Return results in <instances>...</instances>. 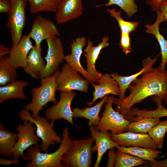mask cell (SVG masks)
<instances>
[{"label":"cell","mask_w":167,"mask_h":167,"mask_svg":"<svg viewBox=\"0 0 167 167\" xmlns=\"http://www.w3.org/2000/svg\"><path fill=\"white\" fill-rule=\"evenodd\" d=\"M153 101L157 105L156 109L153 110H148L143 108L141 111L140 114L142 118L150 117H167V109L165 108L162 104V101L159 99H155Z\"/></svg>","instance_id":"34"},{"label":"cell","mask_w":167,"mask_h":167,"mask_svg":"<svg viewBox=\"0 0 167 167\" xmlns=\"http://www.w3.org/2000/svg\"><path fill=\"white\" fill-rule=\"evenodd\" d=\"M18 140L17 135L7 130L0 124V154L12 156V151Z\"/></svg>","instance_id":"25"},{"label":"cell","mask_w":167,"mask_h":167,"mask_svg":"<svg viewBox=\"0 0 167 167\" xmlns=\"http://www.w3.org/2000/svg\"><path fill=\"white\" fill-rule=\"evenodd\" d=\"M108 96H106L101 100L93 107L85 108H75L73 109V118L78 117L85 118L89 120L88 124L89 126L95 127L98 124L100 118L99 113L102 105L106 102Z\"/></svg>","instance_id":"24"},{"label":"cell","mask_w":167,"mask_h":167,"mask_svg":"<svg viewBox=\"0 0 167 167\" xmlns=\"http://www.w3.org/2000/svg\"><path fill=\"white\" fill-rule=\"evenodd\" d=\"M113 140L120 146L124 147L138 146L157 149V146L148 134L127 131L119 134L110 133Z\"/></svg>","instance_id":"14"},{"label":"cell","mask_w":167,"mask_h":167,"mask_svg":"<svg viewBox=\"0 0 167 167\" xmlns=\"http://www.w3.org/2000/svg\"><path fill=\"white\" fill-rule=\"evenodd\" d=\"M98 84L91 83L94 88L93 92V98L87 104L88 107L91 106L97 100L103 98L107 95L111 94L117 96L120 94V88L117 82L110 75V74L105 73L100 77L97 82Z\"/></svg>","instance_id":"17"},{"label":"cell","mask_w":167,"mask_h":167,"mask_svg":"<svg viewBox=\"0 0 167 167\" xmlns=\"http://www.w3.org/2000/svg\"><path fill=\"white\" fill-rule=\"evenodd\" d=\"M167 154V153L166 154H165L164 156L166 155Z\"/></svg>","instance_id":"44"},{"label":"cell","mask_w":167,"mask_h":167,"mask_svg":"<svg viewBox=\"0 0 167 167\" xmlns=\"http://www.w3.org/2000/svg\"><path fill=\"white\" fill-rule=\"evenodd\" d=\"M157 18L152 25L146 24V32L154 35L159 44L161 55V59L160 66L162 70L165 69L167 63V40L160 32L159 26L160 24L167 21L164 15L159 11L157 12Z\"/></svg>","instance_id":"21"},{"label":"cell","mask_w":167,"mask_h":167,"mask_svg":"<svg viewBox=\"0 0 167 167\" xmlns=\"http://www.w3.org/2000/svg\"><path fill=\"white\" fill-rule=\"evenodd\" d=\"M0 87V103L9 99L22 100L26 98L24 89L28 84L27 81L12 80Z\"/></svg>","instance_id":"22"},{"label":"cell","mask_w":167,"mask_h":167,"mask_svg":"<svg viewBox=\"0 0 167 167\" xmlns=\"http://www.w3.org/2000/svg\"><path fill=\"white\" fill-rule=\"evenodd\" d=\"M144 166L145 167H167V158L161 161L156 160L152 162L148 161Z\"/></svg>","instance_id":"37"},{"label":"cell","mask_w":167,"mask_h":167,"mask_svg":"<svg viewBox=\"0 0 167 167\" xmlns=\"http://www.w3.org/2000/svg\"></svg>","instance_id":"45"},{"label":"cell","mask_w":167,"mask_h":167,"mask_svg":"<svg viewBox=\"0 0 167 167\" xmlns=\"http://www.w3.org/2000/svg\"><path fill=\"white\" fill-rule=\"evenodd\" d=\"M12 6V0H0V12L7 15L11 11Z\"/></svg>","instance_id":"36"},{"label":"cell","mask_w":167,"mask_h":167,"mask_svg":"<svg viewBox=\"0 0 167 167\" xmlns=\"http://www.w3.org/2000/svg\"><path fill=\"white\" fill-rule=\"evenodd\" d=\"M167 131V120L160 121L153 126L148 134L153 139L158 148H163L164 138Z\"/></svg>","instance_id":"31"},{"label":"cell","mask_w":167,"mask_h":167,"mask_svg":"<svg viewBox=\"0 0 167 167\" xmlns=\"http://www.w3.org/2000/svg\"><path fill=\"white\" fill-rule=\"evenodd\" d=\"M148 161L138 157L117 150L115 167H133L147 164Z\"/></svg>","instance_id":"29"},{"label":"cell","mask_w":167,"mask_h":167,"mask_svg":"<svg viewBox=\"0 0 167 167\" xmlns=\"http://www.w3.org/2000/svg\"><path fill=\"white\" fill-rule=\"evenodd\" d=\"M71 140L69 129L66 128L63 131L61 144L55 152L50 153H43L41 152L40 146H31L25 154L26 161H31L27 164L26 167H65L62 163V158L70 147Z\"/></svg>","instance_id":"2"},{"label":"cell","mask_w":167,"mask_h":167,"mask_svg":"<svg viewBox=\"0 0 167 167\" xmlns=\"http://www.w3.org/2000/svg\"><path fill=\"white\" fill-rule=\"evenodd\" d=\"M108 161L107 167H115L114 165L116 161V153L114 150L112 148L109 150Z\"/></svg>","instance_id":"38"},{"label":"cell","mask_w":167,"mask_h":167,"mask_svg":"<svg viewBox=\"0 0 167 167\" xmlns=\"http://www.w3.org/2000/svg\"><path fill=\"white\" fill-rule=\"evenodd\" d=\"M160 54H158L153 58L148 57L143 60L142 62L143 67L138 72L128 76H122L116 73L110 74L111 76L118 83L120 90V94L119 96L120 99H123L126 97L125 93L130 84L139 75L143 73L152 69L154 64L157 61V58Z\"/></svg>","instance_id":"20"},{"label":"cell","mask_w":167,"mask_h":167,"mask_svg":"<svg viewBox=\"0 0 167 167\" xmlns=\"http://www.w3.org/2000/svg\"><path fill=\"white\" fill-rule=\"evenodd\" d=\"M33 46L28 34H25L16 46L10 50L8 58L10 65L16 69L25 68L28 55Z\"/></svg>","instance_id":"16"},{"label":"cell","mask_w":167,"mask_h":167,"mask_svg":"<svg viewBox=\"0 0 167 167\" xmlns=\"http://www.w3.org/2000/svg\"><path fill=\"white\" fill-rule=\"evenodd\" d=\"M117 150L130 154L148 161L152 162L156 160L161 151L156 149L148 148L138 146L124 147L118 146Z\"/></svg>","instance_id":"26"},{"label":"cell","mask_w":167,"mask_h":167,"mask_svg":"<svg viewBox=\"0 0 167 167\" xmlns=\"http://www.w3.org/2000/svg\"><path fill=\"white\" fill-rule=\"evenodd\" d=\"M114 97L113 96H108L102 117L95 127L100 131H110L111 133L117 134L127 131L130 122L113 108Z\"/></svg>","instance_id":"6"},{"label":"cell","mask_w":167,"mask_h":167,"mask_svg":"<svg viewBox=\"0 0 167 167\" xmlns=\"http://www.w3.org/2000/svg\"><path fill=\"white\" fill-rule=\"evenodd\" d=\"M109 36H104L101 42L97 45L94 46L93 42L89 39L87 41L86 47L84 50L87 62V71L97 80L102 74L96 70L95 64L102 49L109 45Z\"/></svg>","instance_id":"19"},{"label":"cell","mask_w":167,"mask_h":167,"mask_svg":"<svg viewBox=\"0 0 167 167\" xmlns=\"http://www.w3.org/2000/svg\"><path fill=\"white\" fill-rule=\"evenodd\" d=\"M160 118L159 117L147 118L131 122L127 127V131L146 134L160 121Z\"/></svg>","instance_id":"28"},{"label":"cell","mask_w":167,"mask_h":167,"mask_svg":"<svg viewBox=\"0 0 167 167\" xmlns=\"http://www.w3.org/2000/svg\"><path fill=\"white\" fill-rule=\"evenodd\" d=\"M61 0H27L30 12L35 14L42 12H56Z\"/></svg>","instance_id":"27"},{"label":"cell","mask_w":167,"mask_h":167,"mask_svg":"<svg viewBox=\"0 0 167 167\" xmlns=\"http://www.w3.org/2000/svg\"><path fill=\"white\" fill-rule=\"evenodd\" d=\"M89 126L90 135L95 143L92 146V152L93 153L97 152V158L94 167H98L106 152L119 145L113 140L108 131H100L93 126Z\"/></svg>","instance_id":"15"},{"label":"cell","mask_w":167,"mask_h":167,"mask_svg":"<svg viewBox=\"0 0 167 167\" xmlns=\"http://www.w3.org/2000/svg\"><path fill=\"white\" fill-rule=\"evenodd\" d=\"M165 103L167 105V100H166L165 101Z\"/></svg>","instance_id":"43"},{"label":"cell","mask_w":167,"mask_h":167,"mask_svg":"<svg viewBox=\"0 0 167 167\" xmlns=\"http://www.w3.org/2000/svg\"><path fill=\"white\" fill-rule=\"evenodd\" d=\"M18 76L16 69L10 65L8 57L0 58V85L3 86L13 80Z\"/></svg>","instance_id":"30"},{"label":"cell","mask_w":167,"mask_h":167,"mask_svg":"<svg viewBox=\"0 0 167 167\" xmlns=\"http://www.w3.org/2000/svg\"><path fill=\"white\" fill-rule=\"evenodd\" d=\"M127 89L130 92L128 96L122 99L114 97L113 103L125 118L133 106L148 97L154 96L162 101L167 100V70L159 66L153 68L134 80Z\"/></svg>","instance_id":"1"},{"label":"cell","mask_w":167,"mask_h":167,"mask_svg":"<svg viewBox=\"0 0 167 167\" xmlns=\"http://www.w3.org/2000/svg\"><path fill=\"white\" fill-rule=\"evenodd\" d=\"M165 0H146V2L153 11L157 12L159 11L160 3Z\"/></svg>","instance_id":"39"},{"label":"cell","mask_w":167,"mask_h":167,"mask_svg":"<svg viewBox=\"0 0 167 167\" xmlns=\"http://www.w3.org/2000/svg\"><path fill=\"white\" fill-rule=\"evenodd\" d=\"M94 141L92 137L80 140L72 139L70 147L62 157V164L65 167H91Z\"/></svg>","instance_id":"4"},{"label":"cell","mask_w":167,"mask_h":167,"mask_svg":"<svg viewBox=\"0 0 167 167\" xmlns=\"http://www.w3.org/2000/svg\"><path fill=\"white\" fill-rule=\"evenodd\" d=\"M47 45V54L44 59L46 61L45 68L39 74V79L49 76L58 71L60 65L64 60L63 46L61 39L54 37L46 40Z\"/></svg>","instance_id":"10"},{"label":"cell","mask_w":167,"mask_h":167,"mask_svg":"<svg viewBox=\"0 0 167 167\" xmlns=\"http://www.w3.org/2000/svg\"><path fill=\"white\" fill-rule=\"evenodd\" d=\"M159 11L167 19V0L164 1L160 3Z\"/></svg>","instance_id":"40"},{"label":"cell","mask_w":167,"mask_h":167,"mask_svg":"<svg viewBox=\"0 0 167 167\" xmlns=\"http://www.w3.org/2000/svg\"><path fill=\"white\" fill-rule=\"evenodd\" d=\"M59 72L58 70L52 75L41 79L40 86L31 90V101L26 105L24 109L32 113L33 118L39 116L40 111L48 103L53 102L56 104L58 102L55 97L57 90L56 80Z\"/></svg>","instance_id":"3"},{"label":"cell","mask_w":167,"mask_h":167,"mask_svg":"<svg viewBox=\"0 0 167 167\" xmlns=\"http://www.w3.org/2000/svg\"></svg>","instance_id":"46"},{"label":"cell","mask_w":167,"mask_h":167,"mask_svg":"<svg viewBox=\"0 0 167 167\" xmlns=\"http://www.w3.org/2000/svg\"><path fill=\"white\" fill-rule=\"evenodd\" d=\"M22 123L18 124L16 128L18 133V140L12 150V159H18L21 156L24 161L26 157L24 155V151L32 145L39 146V142L41 139L35 134L36 126L31 122L23 120Z\"/></svg>","instance_id":"8"},{"label":"cell","mask_w":167,"mask_h":167,"mask_svg":"<svg viewBox=\"0 0 167 167\" xmlns=\"http://www.w3.org/2000/svg\"><path fill=\"white\" fill-rule=\"evenodd\" d=\"M87 40L84 36H79L72 41L70 44L71 53L65 56L64 61L66 63L81 74L84 78L91 84L97 82V79L90 75L87 71L82 66L80 58L83 53V47L87 44Z\"/></svg>","instance_id":"13"},{"label":"cell","mask_w":167,"mask_h":167,"mask_svg":"<svg viewBox=\"0 0 167 167\" xmlns=\"http://www.w3.org/2000/svg\"><path fill=\"white\" fill-rule=\"evenodd\" d=\"M26 0H12V6L8 15L6 26L11 36L12 47L18 44L23 36V31L26 22L25 11Z\"/></svg>","instance_id":"7"},{"label":"cell","mask_w":167,"mask_h":167,"mask_svg":"<svg viewBox=\"0 0 167 167\" xmlns=\"http://www.w3.org/2000/svg\"><path fill=\"white\" fill-rule=\"evenodd\" d=\"M76 93L73 91L61 92L59 101L48 108L45 112V117L51 122L63 119L70 124L76 125L73 122L71 108L72 101Z\"/></svg>","instance_id":"12"},{"label":"cell","mask_w":167,"mask_h":167,"mask_svg":"<svg viewBox=\"0 0 167 167\" xmlns=\"http://www.w3.org/2000/svg\"><path fill=\"white\" fill-rule=\"evenodd\" d=\"M129 34L128 33H121L120 40L118 43L122 51L126 55L131 53V51Z\"/></svg>","instance_id":"35"},{"label":"cell","mask_w":167,"mask_h":167,"mask_svg":"<svg viewBox=\"0 0 167 167\" xmlns=\"http://www.w3.org/2000/svg\"><path fill=\"white\" fill-rule=\"evenodd\" d=\"M19 116L22 120H27L36 126V135L42 141L40 146L41 151L47 152L51 145H54L55 143H61L62 139L57 135L53 128L54 122H49L45 117L39 115L34 118L29 111L25 109L20 112Z\"/></svg>","instance_id":"5"},{"label":"cell","mask_w":167,"mask_h":167,"mask_svg":"<svg viewBox=\"0 0 167 167\" xmlns=\"http://www.w3.org/2000/svg\"><path fill=\"white\" fill-rule=\"evenodd\" d=\"M82 0H61L56 12L55 19L62 24L80 17L83 12Z\"/></svg>","instance_id":"18"},{"label":"cell","mask_w":167,"mask_h":167,"mask_svg":"<svg viewBox=\"0 0 167 167\" xmlns=\"http://www.w3.org/2000/svg\"><path fill=\"white\" fill-rule=\"evenodd\" d=\"M113 5H116L119 6L130 17L133 16L138 10L135 0H109L107 3L98 5L97 7L104 5L109 7Z\"/></svg>","instance_id":"33"},{"label":"cell","mask_w":167,"mask_h":167,"mask_svg":"<svg viewBox=\"0 0 167 167\" xmlns=\"http://www.w3.org/2000/svg\"><path fill=\"white\" fill-rule=\"evenodd\" d=\"M10 50L9 48L6 46L4 43L1 44L0 45V58L6 56L7 54H9Z\"/></svg>","instance_id":"42"},{"label":"cell","mask_w":167,"mask_h":167,"mask_svg":"<svg viewBox=\"0 0 167 167\" xmlns=\"http://www.w3.org/2000/svg\"><path fill=\"white\" fill-rule=\"evenodd\" d=\"M112 17L114 18L117 21L118 27L122 33H131L137 30L139 22H129L124 20L122 17L121 11H117L115 9H106Z\"/></svg>","instance_id":"32"},{"label":"cell","mask_w":167,"mask_h":167,"mask_svg":"<svg viewBox=\"0 0 167 167\" xmlns=\"http://www.w3.org/2000/svg\"><path fill=\"white\" fill-rule=\"evenodd\" d=\"M28 34L30 38L34 41L37 49L42 51V42L58 36L60 32L53 21L38 14L34 18L31 30Z\"/></svg>","instance_id":"11"},{"label":"cell","mask_w":167,"mask_h":167,"mask_svg":"<svg viewBox=\"0 0 167 167\" xmlns=\"http://www.w3.org/2000/svg\"><path fill=\"white\" fill-rule=\"evenodd\" d=\"M56 82L57 90L59 91L76 90L86 93L88 92L89 83L66 63L62 66Z\"/></svg>","instance_id":"9"},{"label":"cell","mask_w":167,"mask_h":167,"mask_svg":"<svg viewBox=\"0 0 167 167\" xmlns=\"http://www.w3.org/2000/svg\"><path fill=\"white\" fill-rule=\"evenodd\" d=\"M15 164L21 165L18 159H13L10 160L8 159L0 158V164L1 165H9L11 164Z\"/></svg>","instance_id":"41"},{"label":"cell","mask_w":167,"mask_h":167,"mask_svg":"<svg viewBox=\"0 0 167 167\" xmlns=\"http://www.w3.org/2000/svg\"><path fill=\"white\" fill-rule=\"evenodd\" d=\"M41 52L34 45L28 55L27 66L24 69L26 73L35 79H39L40 73L46 65Z\"/></svg>","instance_id":"23"}]
</instances>
